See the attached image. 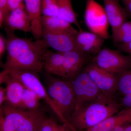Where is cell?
I'll return each instance as SVG.
<instances>
[{
  "label": "cell",
  "mask_w": 131,
  "mask_h": 131,
  "mask_svg": "<svg viewBox=\"0 0 131 131\" xmlns=\"http://www.w3.org/2000/svg\"><path fill=\"white\" fill-rule=\"evenodd\" d=\"M92 62L108 72L117 74L131 69V56L119 51L108 48L102 49Z\"/></svg>",
  "instance_id": "8992f818"
},
{
  "label": "cell",
  "mask_w": 131,
  "mask_h": 131,
  "mask_svg": "<svg viewBox=\"0 0 131 131\" xmlns=\"http://www.w3.org/2000/svg\"><path fill=\"white\" fill-rule=\"evenodd\" d=\"M5 15L2 10L0 8V27H2L4 23Z\"/></svg>",
  "instance_id": "d590c367"
},
{
  "label": "cell",
  "mask_w": 131,
  "mask_h": 131,
  "mask_svg": "<svg viewBox=\"0 0 131 131\" xmlns=\"http://www.w3.org/2000/svg\"><path fill=\"white\" fill-rule=\"evenodd\" d=\"M117 92L124 96L131 93V69L117 74Z\"/></svg>",
  "instance_id": "cb8c5ba5"
},
{
  "label": "cell",
  "mask_w": 131,
  "mask_h": 131,
  "mask_svg": "<svg viewBox=\"0 0 131 131\" xmlns=\"http://www.w3.org/2000/svg\"><path fill=\"white\" fill-rule=\"evenodd\" d=\"M47 117L40 108L29 111L28 114L16 131H38L41 124Z\"/></svg>",
  "instance_id": "ffe728a7"
},
{
  "label": "cell",
  "mask_w": 131,
  "mask_h": 131,
  "mask_svg": "<svg viewBox=\"0 0 131 131\" xmlns=\"http://www.w3.org/2000/svg\"><path fill=\"white\" fill-rule=\"evenodd\" d=\"M8 74V71L6 69H3L2 71H0V85L5 82Z\"/></svg>",
  "instance_id": "836d02e7"
},
{
  "label": "cell",
  "mask_w": 131,
  "mask_h": 131,
  "mask_svg": "<svg viewBox=\"0 0 131 131\" xmlns=\"http://www.w3.org/2000/svg\"><path fill=\"white\" fill-rule=\"evenodd\" d=\"M8 0H0V8L4 13L5 16L8 13L7 9Z\"/></svg>",
  "instance_id": "1f68e13d"
},
{
  "label": "cell",
  "mask_w": 131,
  "mask_h": 131,
  "mask_svg": "<svg viewBox=\"0 0 131 131\" xmlns=\"http://www.w3.org/2000/svg\"><path fill=\"white\" fill-rule=\"evenodd\" d=\"M58 12L57 17L61 19L74 24L79 31H82L78 20L76 14L73 9L72 0H57Z\"/></svg>",
  "instance_id": "44dd1931"
},
{
  "label": "cell",
  "mask_w": 131,
  "mask_h": 131,
  "mask_svg": "<svg viewBox=\"0 0 131 131\" xmlns=\"http://www.w3.org/2000/svg\"><path fill=\"white\" fill-rule=\"evenodd\" d=\"M120 105L123 108H131V93L123 96Z\"/></svg>",
  "instance_id": "83f0119b"
},
{
  "label": "cell",
  "mask_w": 131,
  "mask_h": 131,
  "mask_svg": "<svg viewBox=\"0 0 131 131\" xmlns=\"http://www.w3.org/2000/svg\"><path fill=\"white\" fill-rule=\"evenodd\" d=\"M116 46L118 50L125 52L131 56V41L125 44L117 45Z\"/></svg>",
  "instance_id": "f1b7e54d"
},
{
  "label": "cell",
  "mask_w": 131,
  "mask_h": 131,
  "mask_svg": "<svg viewBox=\"0 0 131 131\" xmlns=\"http://www.w3.org/2000/svg\"><path fill=\"white\" fill-rule=\"evenodd\" d=\"M124 131H131V123L126 126Z\"/></svg>",
  "instance_id": "74e56055"
},
{
  "label": "cell",
  "mask_w": 131,
  "mask_h": 131,
  "mask_svg": "<svg viewBox=\"0 0 131 131\" xmlns=\"http://www.w3.org/2000/svg\"><path fill=\"white\" fill-rule=\"evenodd\" d=\"M52 131H64V124L63 125H59L54 119H52Z\"/></svg>",
  "instance_id": "4dcf8cb0"
},
{
  "label": "cell",
  "mask_w": 131,
  "mask_h": 131,
  "mask_svg": "<svg viewBox=\"0 0 131 131\" xmlns=\"http://www.w3.org/2000/svg\"><path fill=\"white\" fill-rule=\"evenodd\" d=\"M75 36L67 33L52 32L42 30L40 39L47 48H51L58 52H64L77 50Z\"/></svg>",
  "instance_id": "30bf717a"
},
{
  "label": "cell",
  "mask_w": 131,
  "mask_h": 131,
  "mask_svg": "<svg viewBox=\"0 0 131 131\" xmlns=\"http://www.w3.org/2000/svg\"><path fill=\"white\" fill-rule=\"evenodd\" d=\"M84 18L90 31L104 39L109 38V24L104 7L95 0H86Z\"/></svg>",
  "instance_id": "5b68a950"
},
{
  "label": "cell",
  "mask_w": 131,
  "mask_h": 131,
  "mask_svg": "<svg viewBox=\"0 0 131 131\" xmlns=\"http://www.w3.org/2000/svg\"><path fill=\"white\" fill-rule=\"evenodd\" d=\"M7 70L9 74L16 78L26 88L32 90L41 100L44 101L58 117L57 110L49 96L45 87L40 81L38 75V73L31 71L21 70Z\"/></svg>",
  "instance_id": "52a82bcc"
},
{
  "label": "cell",
  "mask_w": 131,
  "mask_h": 131,
  "mask_svg": "<svg viewBox=\"0 0 131 131\" xmlns=\"http://www.w3.org/2000/svg\"><path fill=\"white\" fill-rule=\"evenodd\" d=\"M6 60L3 69L31 71L41 73L43 57L48 49L41 39L35 41L19 37L14 32L6 30Z\"/></svg>",
  "instance_id": "6da1fadb"
},
{
  "label": "cell",
  "mask_w": 131,
  "mask_h": 131,
  "mask_svg": "<svg viewBox=\"0 0 131 131\" xmlns=\"http://www.w3.org/2000/svg\"><path fill=\"white\" fill-rule=\"evenodd\" d=\"M5 30L31 32L30 19L25 5L8 12L5 17Z\"/></svg>",
  "instance_id": "7c38bea8"
},
{
  "label": "cell",
  "mask_w": 131,
  "mask_h": 131,
  "mask_svg": "<svg viewBox=\"0 0 131 131\" xmlns=\"http://www.w3.org/2000/svg\"><path fill=\"white\" fill-rule=\"evenodd\" d=\"M68 80L71 84L75 96L76 109L109 94L101 91L84 70L74 78Z\"/></svg>",
  "instance_id": "277c9868"
},
{
  "label": "cell",
  "mask_w": 131,
  "mask_h": 131,
  "mask_svg": "<svg viewBox=\"0 0 131 131\" xmlns=\"http://www.w3.org/2000/svg\"><path fill=\"white\" fill-rule=\"evenodd\" d=\"M115 94H107L97 100L77 108L68 121L74 131L93 127L118 112L121 106Z\"/></svg>",
  "instance_id": "7a4b0ae2"
},
{
  "label": "cell",
  "mask_w": 131,
  "mask_h": 131,
  "mask_svg": "<svg viewBox=\"0 0 131 131\" xmlns=\"http://www.w3.org/2000/svg\"><path fill=\"white\" fill-rule=\"evenodd\" d=\"M24 0H8L7 9L8 13L24 5Z\"/></svg>",
  "instance_id": "484cf974"
},
{
  "label": "cell",
  "mask_w": 131,
  "mask_h": 131,
  "mask_svg": "<svg viewBox=\"0 0 131 131\" xmlns=\"http://www.w3.org/2000/svg\"><path fill=\"white\" fill-rule=\"evenodd\" d=\"M6 101L5 88L0 86V108L5 103Z\"/></svg>",
  "instance_id": "d6a6232c"
},
{
  "label": "cell",
  "mask_w": 131,
  "mask_h": 131,
  "mask_svg": "<svg viewBox=\"0 0 131 131\" xmlns=\"http://www.w3.org/2000/svg\"><path fill=\"white\" fill-rule=\"evenodd\" d=\"M113 42L115 46L125 44L131 41V20L124 22L112 35Z\"/></svg>",
  "instance_id": "603a6c76"
},
{
  "label": "cell",
  "mask_w": 131,
  "mask_h": 131,
  "mask_svg": "<svg viewBox=\"0 0 131 131\" xmlns=\"http://www.w3.org/2000/svg\"><path fill=\"white\" fill-rule=\"evenodd\" d=\"M6 49V40L0 35V58Z\"/></svg>",
  "instance_id": "e575fe53"
},
{
  "label": "cell",
  "mask_w": 131,
  "mask_h": 131,
  "mask_svg": "<svg viewBox=\"0 0 131 131\" xmlns=\"http://www.w3.org/2000/svg\"><path fill=\"white\" fill-rule=\"evenodd\" d=\"M5 83V103L13 107L20 108L21 99L25 87L16 78L8 74Z\"/></svg>",
  "instance_id": "9a60e30c"
},
{
  "label": "cell",
  "mask_w": 131,
  "mask_h": 131,
  "mask_svg": "<svg viewBox=\"0 0 131 131\" xmlns=\"http://www.w3.org/2000/svg\"><path fill=\"white\" fill-rule=\"evenodd\" d=\"M61 53L64 57L61 77L68 80L74 78L82 71L91 59V55L79 51Z\"/></svg>",
  "instance_id": "9c48e42d"
},
{
  "label": "cell",
  "mask_w": 131,
  "mask_h": 131,
  "mask_svg": "<svg viewBox=\"0 0 131 131\" xmlns=\"http://www.w3.org/2000/svg\"><path fill=\"white\" fill-rule=\"evenodd\" d=\"M52 122V119L47 117L41 124L38 131H53Z\"/></svg>",
  "instance_id": "4316f807"
},
{
  "label": "cell",
  "mask_w": 131,
  "mask_h": 131,
  "mask_svg": "<svg viewBox=\"0 0 131 131\" xmlns=\"http://www.w3.org/2000/svg\"><path fill=\"white\" fill-rule=\"evenodd\" d=\"M58 12L57 0H42L41 5L42 15L48 17H57Z\"/></svg>",
  "instance_id": "d4e9b609"
},
{
  "label": "cell",
  "mask_w": 131,
  "mask_h": 131,
  "mask_svg": "<svg viewBox=\"0 0 131 131\" xmlns=\"http://www.w3.org/2000/svg\"><path fill=\"white\" fill-rule=\"evenodd\" d=\"M84 70L101 91L113 94L117 92V75L99 67L92 61Z\"/></svg>",
  "instance_id": "ba28073f"
},
{
  "label": "cell",
  "mask_w": 131,
  "mask_h": 131,
  "mask_svg": "<svg viewBox=\"0 0 131 131\" xmlns=\"http://www.w3.org/2000/svg\"><path fill=\"white\" fill-rule=\"evenodd\" d=\"M131 123V108H124L93 127L82 131H112L121 125Z\"/></svg>",
  "instance_id": "2e32d148"
},
{
  "label": "cell",
  "mask_w": 131,
  "mask_h": 131,
  "mask_svg": "<svg viewBox=\"0 0 131 131\" xmlns=\"http://www.w3.org/2000/svg\"><path fill=\"white\" fill-rule=\"evenodd\" d=\"M28 112L4 103L0 108V131H16Z\"/></svg>",
  "instance_id": "8fae6325"
},
{
  "label": "cell",
  "mask_w": 131,
  "mask_h": 131,
  "mask_svg": "<svg viewBox=\"0 0 131 131\" xmlns=\"http://www.w3.org/2000/svg\"><path fill=\"white\" fill-rule=\"evenodd\" d=\"M112 34H114L118 28L129 18L124 7L119 0H102Z\"/></svg>",
  "instance_id": "5bb4252c"
},
{
  "label": "cell",
  "mask_w": 131,
  "mask_h": 131,
  "mask_svg": "<svg viewBox=\"0 0 131 131\" xmlns=\"http://www.w3.org/2000/svg\"><path fill=\"white\" fill-rule=\"evenodd\" d=\"M64 131H73V130L67 125L64 124Z\"/></svg>",
  "instance_id": "8d00e7d4"
},
{
  "label": "cell",
  "mask_w": 131,
  "mask_h": 131,
  "mask_svg": "<svg viewBox=\"0 0 131 131\" xmlns=\"http://www.w3.org/2000/svg\"><path fill=\"white\" fill-rule=\"evenodd\" d=\"M47 74L45 88L57 110L58 117L63 124L71 128L68 121L76 107L71 84L69 80H60Z\"/></svg>",
  "instance_id": "3957f363"
},
{
  "label": "cell",
  "mask_w": 131,
  "mask_h": 131,
  "mask_svg": "<svg viewBox=\"0 0 131 131\" xmlns=\"http://www.w3.org/2000/svg\"><path fill=\"white\" fill-rule=\"evenodd\" d=\"M63 61L64 57L62 53L55 52L47 49L43 55V69L47 74L61 77Z\"/></svg>",
  "instance_id": "d6986e66"
},
{
  "label": "cell",
  "mask_w": 131,
  "mask_h": 131,
  "mask_svg": "<svg viewBox=\"0 0 131 131\" xmlns=\"http://www.w3.org/2000/svg\"><path fill=\"white\" fill-rule=\"evenodd\" d=\"M77 50L95 55L102 48L105 39L91 32H78L75 37Z\"/></svg>",
  "instance_id": "4fadbf2b"
},
{
  "label": "cell",
  "mask_w": 131,
  "mask_h": 131,
  "mask_svg": "<svg viewBox=\"0 0 131 131\" xmlns=\"http://www.w3.org/2000/svg\"><path fill=\"white\" fill-rule=\"evenodd\" d=\"M41 100L35 92L25 87L22 95L20 108L28 111L37 110L40 107Z\"/></svg>",
  "instance_id": "7402d4cb"
},
{
  "label": "cell",
  "mask_w": 131,
  "mask_h": 131,
  "mask_svg": "<svg viewBox=\"0 0 131 131\" xmlns=\"http://www.w3.org/2000/svg\"><path fill=\"white\" fill-rule=\"evenodd\" d=\"M41 23L42 30L55 33H67L76 35L79 31L71 24L57 17L42 15Z\"/></svg>",
  "instance_id": "ac0fdd59"
},
{
  "label": "cell",
  "mask_w": 131,
  "mask_h": 131,
  "mask_svg": "<svg viewBox=\"0 0 131 131\" xmlns=\"http://www.w3.org/2000/svg\"><path fill=\"white\" fill-rule=\"evenodd\" d=\"M24 2L30 19L32 33L37 40L40 39L42 33L41 23L42 0H24Z\"/></svg>",
  "instance_id": "e0dca14e"
},
{
  "label": "cell",
  "mask_w": 131,
  "mask_h": 131,
  "mask_svg": "<svg viewBox=\"0 0 131 131\" xmlns=\"http://www.w3.org/2000/svg\"><path fill=\"white\" fill-rule=\"evenodd\" d=\"M129 18H131V0H120Z\"/></svg>",
  "instance_id": "f546056e"
}]
</instances>
